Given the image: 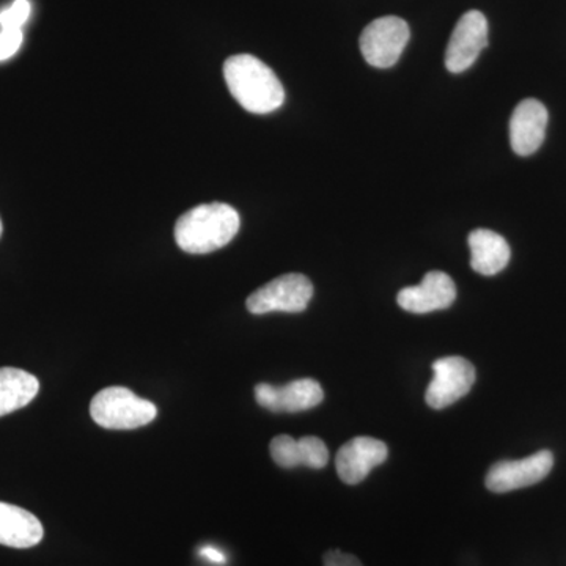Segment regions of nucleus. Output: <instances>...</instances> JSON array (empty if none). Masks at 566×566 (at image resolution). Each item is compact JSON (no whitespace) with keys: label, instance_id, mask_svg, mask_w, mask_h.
I'll list each match as a JSON object with an SVG mask.
<instances>
[{"label":"nucleus","instance_id":"f257e3e1","mask_svg":"<svg viewBox=\"0 0 566 566\" xmlns=\"http://www.w3.org/2000/svg\"><path fill=\"white\" fill-rule=\"evenodd\" d=\"M240 212L227 203H205L175 223V241L182 252L203 255L226 248L240 232Z\"/></svg>","mask_w":566,"mask_h":566},{"label":"nucleus","instance_id":"f03ea898","mask_svg":"<svg viewBox=\"0 0 566 566\" xmlns=\"http://www.w3.org/2000/svg\"><path fill=\"white\" fill-rule=\"evenodd\" d=\"M223 80L233 98L252 114H270L285 102V91L277 74L251 54L227 59Z\"/></svg>","mask_w":566,"mask_h":566},{"label":"nucleus","instance_id":"7ed1b4c3","mask_svg":"<svg viewBox=\"0 0 566 566\" xmlns=\"http://www.w3.org/2000/svg\"><path fill=\"white\" fill-rule=\"evenodd\" d=\"M93 422L106 430H136L151 423L158 408L126 387L114 386L99 390L91 403Z\"/></svg>","mask_w":566,"mask_h":566},{"label":"nucleus","instance_id":"20e7f679","mask_svg":"<svg viewBox=\"0 0 566 566\" xmlns=\"http://www.w3.org/2000/svg\"><path fill=\"white\" fill-rule=\"evenodd\" d=\"M314 296V285L304 274H283L260 286L245 301V307L253 315L271 312L301 314Z\"/></svg>","mask_w":566,"mask_h":566},{"label":"nucleus","instance_id":"39448f33","mask_svg":"<svg viewBox=\"0 0 566 566\" xmlns=\"http://www.w3.org/2000/svg\"><path fill=\"white\" fill-rule=\"evenodd\" d=\"M411 31L408 22L398 17L371 21L360 35V52L365 62L375 69H390L403 54Z\"/></svg>","mask_w":566,"mask_h":566},{"label":"nucleus","instance_id":"423d86ee","mask_svg":"<svg viewBox=\"0 0 566 566\" xmlns=\"http://www.w3.org/2000/svg\"><path fill=\"white\" fill-rule=\"evenodd\" d=\"M474 365L460 356L442 357L433 363V379L424 400L433 409H446L471 392L475 385Z\"/></svg>","mask_w":566,"mask_h":566},{"label":"nucleus","instance_id":"0eeeda50","mask_svg":"<svg viewBox=\"0 0 566 566\" xmlns=\"http://www.w3.org/2000/svg\"><path fill=\"white\" fill-rule=\"evenodd\" d=\"M488 46V21L479 10L464 13L453 29L446 51V69L458 74L471 69Z\"/></svg>","mask_w":566,"mask_h":566},{"label":"nucleus","instance_id":"6e6552de","mask_svg":"<svg viewBox=\"0 0 566 566\" xmlns=\"http://www.w3.org/2000/svg\"><path fill=\"white\" fill-rule=\"evenodd\" d=\"M554 465L553 453L547 450L536 452L523 460L501 461L491 465L485 485L493 493L502 494L536 485L549 475Z\"/></svg>","mask_w":566,"mask_h":566},{"label":"nucleus","instance_id":"1a4fd4ad","mask_svg":"<svg viewBox=\"0 0 566 566\" xmlns=\"http://www.w3.org/2000/svg\"><path fill=\"white\" fill-rule=\"evenodd\" d=\"M255 400L268 411L296 415L316 408L324 400V392L319 382L311 378L296 379L285 386L262 382L255 386Z\"/></svg>","mask_w":566,"mask_h":566},{"label":"nucleus","instance_id":"9d476101","mask_svg":"<svg viewBox=\"0 0 566 566\" xmlns=\"http://www.w3.org/2000/svg\"><path fill=\"white\" fill-rule=\"evenodd\" d=\"M455 300V282L441 271H431L419 285L406 286L397 296L398 305L403 311L417 315L446 311Z\"/></svg>","mask_w":566,"mask_h":566},{"label":"nucleus","instance_id":"9b49d317","mask_svg":"<svg viewBox=\"0 0 566 566\" xmlns=\"http://www.w3.org/2000/svg\"><path fill=\"white\" fill-rule=\"evenodd\" d=\"M387 457H389V449L385 442L360 436L342 446L335 458V468L342 482L346 485H357L367 479L371 469L385 463Z\"/></svg>","mask_w":566,"mask_h":566},{"label":"nucleus","instance_id":"f8f14e48","mask_svg":"<svg viewBox=\"0 0 566 566\" xmlns=\"http://www.w3.org/2000/svg\"><path fill=\"white\" fill-rule=\"evenodd\" d=\"M547 109L538 99L527 98L517 104L510 120V142L520 156L534 155L545 140Z\"/></svg>","mask_w":566,"mask_h":566},{"label":"nucleus","instance_id":"ddd939ff","mask_svg":"<svg viewBox=\"0 0 566 566\" xmlns=\"http://www.w3.org/2000/svg\"><path fill=\"white\" fill-rule=\"evenodd\" d=\"M271 458L283 469L305 465L311 469H323L329 461V450L322 439L305 436L294 439L289 434L275 436L270 446Z\"/></svg>","mask_w":566,"mask_h":566},{"label":"nucleus","instance_id":"4468645a","mask_svg":"<svg viewBox=\"0 0 566 566\" xmlns=\"http://www.w3.org/2000/svg\"><path fill=\"white\" fill-rule=\"evenodd\" d=\"M44 528L39 517L21 506L0 502V545L29 549L43 539Z\"/></svg>","mask_w":566,"mask_h":566},{"label":"nucleus","instance_id":"2eb2a0df","mask_svg":"<svg viewBox=\"0 0 566 566\" xmlns=\"http://www.w3.org/2000/svg\"><path fill=\"white\" fill-rule=\"evenodd\" d=\"M471 266L475 273L495 275L504 271L512 251L505 238L488 229H476L468 238Z\"/></svg>","mask_w":566,"mask_h":566},{"label":"nucleus","instance_id":"dca6fc26","mask_svg":"<svg viewBox=\"0 0 566 566\" xmlns=\"http://www.w3.org/2000/svg\"><path fill=\"white\" fill-rule=\"evenodd\" d=\"M36 376L21 368H0V417L20 411L39 395Z\"/></svg>","mask_w":566,"mask_h":566},{"label":"nucleus","instance_id":"f3484780","mask_svg":"<svg viewBox=\"0 0 566 566\" xmlns=\"http://www.w3.org/2000/svg\"><path fill=\"white\" fill-rule=\"evenodd\" d=\"M32 6L29 0H14L13 3L0 13V28L22 29L31 17Z\"/></svg>","mask_w":566,"mask_h":566},{"label":"nucleus","instance_id":"a211bd4d","mask_svg":"<svg viewBox=\"0 0 566 566\" xmlns=\"http://www.w3.org/2000/svg\"><path fill=\"white\" fill-rule=\"evenodd\" d=\"M22 40V29H2L0 31V62L13 57L20 51Z\"/></svg>","mask_w":566,"mask_h":566},{"label":"nucleus","instance_id":"6ab92c4d","mask_svg":"<svg viewBox=\"0 0 566 566\" xmlns=\"http://www.w3.org/2000/svg\"><path fill=\"white\" fill-rule=\"evenodd\" d=\"M324 566H364L360 564L359 558L352 556V554L342 553V551L333 549L324 554Z\"/></svg>","mask_w":566,"mask_h":566},{"label":"nucleus","instance_id":"aec40b11","mask_svg":"<svg viewBox=\"0 0 566 566\" xmlns=\"http://www.w3.org/2000/svg\"><path fill=\"white\" fill-rule=\"evenodd\" d=\"M200 556L212 562V564L222 565L227 562L226 554L216 546H203L202 549H200Z\"/></svg>","mask_w":566,"mask_h":566},{"label":"nucleus","instance_id":"412c9836","mask_svg":"<svg viewBox=\"0 0 566 566\" xmlns=\"http://www.w3.org/2000/svg\"><path fill=\"white\" fill-rule=\"evenodd\" d=\"M0 237H2V219H0Z\"/></svg>","mask_w":566,"mask_h":566}]
</instances>
